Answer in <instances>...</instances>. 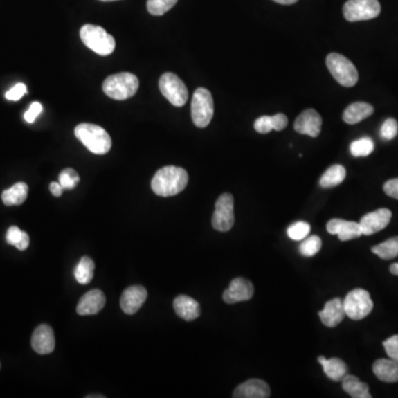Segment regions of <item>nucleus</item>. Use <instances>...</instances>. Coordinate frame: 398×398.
<instances>
[{"label": "nucleus", "instance_id": "20", "mask_svg": "<svg viewBox=\"0 0 398 398\" xmlns=\"http://www.w3.org/2000/svg\"><path fill=\"white\" fill-rule=\"evenodd\" d=\"M174 310L185 321H194L201 316V305L188 296H179L174 300Z\"/></svg>", "mask_w": 398, "mask_h": 398}, {"label": "nucleus", "instance_id": "27", "mask_svg": "<svg viewBox=\"0 0 398 398\" xmlns=\"http://www.w3.org/2000/svg\"><path fill=\"white\" fill-rule=\"evenodd\" d=\"M94 261L90 257H82L75 269V280L80 284H88L94 275Z\"/></svg>", "mask_w": 398, "mask_h": 398}, {"label": "nucleus", "instance_id": "34", "mask_svg": "<svg viewBox=\"0 0 398 398\" xmlns=\"http://www.w3.org/2000/svg\"><path fill=\"white\" fill-rule=\"evenodd\" d=\"M80 176L73 168H66L59 175V183L64 190H75L79 184Z\"/></svg>", "mask_w": 398, "mask_h": 398}, {"label": "nucleus", "instance_id": "17", "mask_svg": "<svg viewBox=\"0 0 398 398\" xmlns=\"http://www.w3.org/2000/svg\"><path fill=\"white\" fill-rule=\"evenodd\" d=\"M105 296L99 289H93L87 292L77 305V312L79 316H93L99 314L105 308Z\"/></svg>", "mask_w": 398, "mask_h": 398}, {"label": "nucleus", "instance_id": "42", "mask_svg": "<svg viewBox=\"0 0 398 398\" xmlns=\"http://www.w3.org/2000/svg\"><path fill=\"white\" fill-rule=\"evenodd\" d=\"M64 190V188H62L59 181H53V183L50 184V192H51V194H53L55 197H60Z\"/></svg>", "mask_w": 398, "mask_h": 398}, {"label": "nucleus", "instance_id": "8", "mask_svg": "<svg viewBox=\"0 0 398 398\" xmlns=\"http://www.w3.org/2000/svg\"><path fill=\"white\" fill-rule=\"evenodd\" d=\"M381 14L379 0H347L343 6V15L347 21H365Z\"/></svg>", "mask_w": 398, "mask_h": 398}, {"label": "nucleus", "instance_id": "25", "mask_svg": "<svg viewBox=\"0 0 398 398\" xmlns=\"http://www.w3.org/2000/svg\"><path fill=\"white\" fill-rule=\"evenodd\" d=\"M342 388L353 398H371L370 388L366 383L361 382L354 375H346L342 379Z\"/></svg>", "mask_w": 398, "mask_h": 398}, {"label": "nucleus", "instance_id": "43", "mask_svg": "<svg viewBox=\"0 0 398 398\" xmlns=\"http://www.w3.org/2000/svg\"><path fill=\"white\" fill-rule=\"evenodd\" d=\"M275 3H280V5H293L298 3V0H273Z\"/></svg>", "mask_w": 398, "mask_h": 398}, {"label": "nucleus", "instance_id": "18", "mask_svg": "<svg viewBox=\"0 0 398 398\" xmlns=\"http://www.w3.org/2000/svg\"><path fill=\"white\" fill-rule=\"evenodd\" d=\"M318 316L325 327H338V324L343 321L344 316H345L343 300L340 299V298L329 300V302L324 305L323 310L318 312Z\"/></svg>", "mask_w": 398, "mask_h": 398}, {"label": "nucleus", "instance_id": "19", "mask_svg": "<svg viewBox=\"0 0 398 398\" xmlns=\"http://www.w3.org/2000/svg\"><path fill=\"white\" fill-rule=\"evenodd\" d=\"M269 385L262 379H253L239 385L235 390V398H268L270 397Z\"/></svg>", "mask_w": 398, "mask_h": 398}, {"label": "nucleus", "instance_id": "16", "mask_svg": "<svg viewBox=\"0 0 398 398\" xmlns=\"http://www.w3.org/2000/svg\"><path fill=\"white\" fill-rule=\"evenodd\" d=\"M327 230L329 234L338 235L341 242H349L363 236L360 224L338 218L329 220L327 224Z\"/></svg>", "mask_w": 398, "mask_h": 398}, {"label": "nucleus", "instance_id": "32", "mask_svg": "<svg viewBox=\"0 0 398 398\" xmlns=\"http://www.w3.org/2000/svg\"><path fill=\"white\" fill-rule=\"evenodd\" d=\"M179 0H147V10L153 16H162L173 8Z\"/></svg>", "mask_w": 398, "mask_h": 398}, {"label": "nucleus", "instance_id": "22", "mask_svg": "<svg viewBox=\"0 0 398 398\" xmlns=\"http://www.w3.org/2000/svg\"><path fill=\"white\" fill-rule=\"evenodd\" d=\"M318 362L323 368L324 374L334 382H342V379L347 375V365L338 357L327 360L324 356H318Z\"/></svg>", "mask_w": 398, "mask_h": 398}, {"label": "nucleus", "instance_id": "3", "mask_svg": "<svg viewBox=\"0 0 398 398\" xmlns=\"http://www.w3.org/2000/svg\"><path fill=\"white\" fill-rule=\"evenodd\" d=\"M138 78L129 72H121L110 75L103 82V92L113 100H127L138 92Z\"/></svg>", "mask_w": 398, "mask_h": 398}, {"label": "nucleus", "instance_id": "36", "mask_svg": "<svg viewBox=\"0 0 398 398\" xmlns=\"http://www.w3.org/2000/svg\"><path fill=\"white\" fill-rule=\"evenodd\" d=\"M255 129L260 134H268L273 129L272 116H264L255 121Z\"/></svg>", "mask_w": 398, "mask_h": 398}, {"label": "nucleus", "instance_id": "31", "mask_svg": "<svg viewBox=\"0 0 398 398\" xmlns=\"http://www.w3.org/2000/svg\"><path fill=\"white\" fill-rule=\"evenodd\" d=\"M322 240L320 237L311 236L303 239L300 244L299 250L301 255L305 257H314L321 250Z\"/></svg>", "mask_w": 398, "mask_h": 398}, {"label": "nucleus", "instance_id": "11", "mask_svg": "<svg viewBox=\"0 0 398 398\" xmlns=\"http://www.w3.org/2000/svg\"><path fill=\"white\" fill-rule=\"evenodd\" d=\"M392 212L388 208H379L375 212H368L361 218L360 226L362 234L372 236L383 230L390 225Z\"/></svg>", "mask_w": 398, "mask_h": 398}, {"label": "nucleus", "instance_id": "4", "mask_svg": "<svg viewBox=\"0 0 398 398\" xmlns=\"http://www.w3.org/2000/svg\"><path fill=\"white\" fill-rule=\"evenodd\" d=\"M80 38L85 47L100 55H111L116 50V39L100 26H83L80 30Z\"/></svg>", "mask_w": 398, "mask_h": 398}, {"label": "nucleus", "instance_id": "37", "mask_svg": "<svg viewBox=\"0 0 398 398\" xmlns=\"http://www.w3.org/2000/svg\"><path fill=\"white\" fill-rule=\"evenodd\" d=\"M385 351L388 353V357L392 360L398 362V335H393L388 340L384 341Z\"/></svg>", "mask_w": 398, "mask_h": 398}, {"label": "nucleus", "instance_id": "44", "mask_svg": "<svg viewBox=\"0 0 398 398\" xmlns=\"http://www.w3.org/2000/svg\"><path fill=\"white\" fill-rule=\"evenodd\" d=\"M390 271L392 275H398V262L390 266Z\"/></svg>", "mask_w": 398, "mask_h": 398}, {"label": "nucleus", "instance_id": "21", "mask_svg": "<svg viewBox=\"0 0 398 398\" xmlns=\"http://www.w3.org/2000/svg\"><path fill=\"white\" fill-rule=\"evenodd\" d=\"M375 377L384 383L398 382V362L392 359H379L373 364Z\"/></svg>", "mask_w": 398, "mask_h": 398}, {"label": "nucleus", "instance_id": "29", "mask_svg": "<svg viewBox=\"0 0 398 398\" xmlns=\"http://www.w3.org/2000/svg\"><path fill=\"white\" fill-rule=\"evenodd\" d=\"M6 240L11 246H15L18 250H26L29 247L30 238L28 236L27 233L20 230L17 226H11L6 235Z\"/></svg>", "mask_w": 398, "mask_h": 398}, {"label": "nucleus", "instance_id": "13", "mask_svg": "<svg viewBox=\"0 0 398 398\" xmlns=\"http://www.w3.org/2000/svg\"><path fill=\"white\" fill-rule=\"evenodd\" d=\"M322 118L314 109L303 111L294 122V129L300 134L318 138L321 133Z\"/></svg>", "mask_w": 398, "mask_h": 398}, {"label": "nucleus", "instance_id": "2", "mask_svg": "<svg viewBox=\"0 0 398 398\" xmlns=\"http://www.w3.org/2000/svg\"><path fill=\"white\" fill-rule=\"evenodd\" d=\"M75 138L93 154H107L112 146V140L109 133L96 124H79L75 127Z\"/></svg>", "mask_w": 398, "mask_h": 398}, {"label": "nucleus", "instance_id": "24", "mask_svg": "<svg viewBox=\"0 0 398 398\" xmlns=\"http://www.w3.org/2000/svg\"><path fill=\"white\" fill-rule=\"evenodd\" d=\"M28 185L26 183H17L8 190H3L1 199L6 206H18L25 203L28 196Z\"/></svg>", "mask_w": 398, "mask_h": 398}, {"label": "nucleus", "instance_id": "30", "mask_svg": "<svg viewBox=\"0 0 398 398\" xmlns=\"http://www.w3.org/2000/svg\"><path fill=\"white\" fill-rule=\"evenodd\" d=\"M374 147L375 145L371 138H362L352 142L350 151L354 157H365L373 153Z\"/></svg>", "mask_w": 398, "mask_h": 398}, {"label": "nucleus", "instance_id": "7", "mask_svg": "<svg viewBox=\"0 0 398 398\" xmlns=\"http://www.w3.org/2000/svg\"><path fill=\"white\" fill-rule=\"evenodd\" d=\"M345 316L351 320L360 321L371 314L374 308L371 294L364 289H354L343 300Z\"/></svg>", "mask_w": 398, "mask_h": 398}, {"label": "nucleus", "instance_id": "15", "mask_svg": "<svg viewBox=\"0 0 398 398\" xmlns=\"http://www.w3.org/2000/svg\"><path fill=\"white\" fill-rule=\"evenodd\" d=\"M31 346L38 354L46 355L53 353L55 347V333L48 324L39 325L31 338Z\"/></svg>", "mask_w": 398, "mask_h": 398}, {"label": "nucleus", "instance_id": "14", "mask_svg": "<svg viewBox=\"0 0 398 398\" xmlns=\"http://www.w3.org/2000/svg\"><path fill=\"white\" fill-rule=\"evenodd\" d=\"M146 299H147V291L144 287H129L122 293L120 305H121V309L124 314L132 316L142 308Z\"/></svg>", "mask_w": 398, "mask_h": 398}, {"label": "nucleus", "instance_id": "9", "mask_svg": "<svg viewBox=\"0 0 398 398\" xmlns=\"http://www.w3.org/2000/svg\"><path fill=\"white\" fill-rule=\"evenodd\" d=\"M234 196L229 192H225L218 197L215 205L212 218V228L220 233H227L234 227Z\"/></svg>", "mask_w": 398, "mask_h": 398}, {"label": "nucleus", "instance_id": "23", "mask_svg": "<svg viewBox=\"0 0 398 398\" xmlns=\"http://www.w3.org/2000/svg\"><path fill=\"white\" fill-rule=\"evenodd\" d=\"M374 113L373 105H368L366 102H355L346 107L343 112V121L345 123L357 124L371 116Z\"/></svg>", "mask_w": 398, "mask_h": 398}, {"label": "nucleus", "instance_id": "41", "mask_svg": "<svg viewBox=\"0 0 398 398\" xmlns=\"http://www.w3.org/2000/svg\"><path fill=\"white\" fill-rule=\"evenodd\" d=\"M273 121V129L275 131H282L288 125V118L283 113H278L275 116H272Z\"/></svg>", "mask_w": 398, "mask_h": 398}, {"label": "nucleus", "instance_id": "5", "mask_svg": "<svg viewBox=\"0 0 398 398\" xmlns=\"http://www.w3.org/2000/svg\"><path fill=\"white\" fill-rule=\"evenodd\" d=\"M327 66L336 82L345 88L354 87L359 81V72L354 64L340 53H329L327 57Z\"/></svg>", "mask_w": 398, "mask_h": 398}, {"label": "nucleus", "instance_id": "40", "mask_svg": "<svg viewBox=\"0 0 398 398\" xmlns=\"http://www.w3.org/2000/svg\"><path fill=\"white\" fill-rule=\"evenodd\" d=\"M384 192L390 197L398 199V179H390L384 184Z\"/></svg>", "mask_w": 398, "mask_h": 398}, {"label": "nucleus", "instance_id": "39", "mask_svg": "<svg viewBox=\"0 0 398 398\" xmlns=\"http://www.w3.org/2000/svg\"><path fill=\"white\" fill-rule=\"evenodd\" d=\"M42 103L39 102H33V105L29 107V110L25 113V120L28 123H33L36 121V118H38L39 114L42 112Z\"/></svg>", "mask_w": 398, "mask_h": 398}, {"label": "nucleus", "instance_id": "35", "mask_svg": "<svg viewBox=\"0 0 398 398\" xmlns=\"http://www.w3.org/2000/svg\"><path fill=\"white\" fill-rule=\"evenodd\" d=\"M398 133V123L395 118H390L383 123L381 127V136L384 140L390 141L396 138Z\"/></svg>", "mask_w": 398, "mask_h": 398}, {"label": "nucleus", "instance_id": "33", "mask_svg": "<svg viewBox=\"0 0 398 398\" xmlns=\"http://www.w3.org/2000/svg\"><path fill=\"white\" fill-rule=\"evenodd\" d=\"M311 226L310 224L305 223V221H298V223L292 224L287 230L289 238L296 242H302L303 239L307 238L310 234Z\"/></svg>", "mask_w": 398, "mask_h": 398}, {"label": "nucleus", "instance_id": "1", "mask_svg": "<svg viewBox=\"0 0 398 398\" xmlns=\"http://www.w3.org/2000/svg\"><path fill=\"white\" fill-rule=\"evenodd\" d=\"M188 174L184 168L165 166L155 173L152 179V190L161 197L175 196L186 188Z\"/></svg>", "mask_w": 398, "mask_h": 398}, {"label": "nucleus", "instance_id": "10", "mask_svg": "<svg viewBox=\"0 0 398 398\" xmlns=\"http://www.w3.org/2000/svg\"><path fill=\"white\" fill-rule=\"evenodd\" d=\"M159 90L165 99L174 107H181L188 100V90L185 83L172 72H166L159 79Z\"/></svg>", "mask_w": 398, "mask_h": 398}, {"label": "nucleus", "instance_id": "12", "mask_svg": "<svg viewBox=\"0 0 398 398\" xmlns=\"http://www.w3.org/2000/svg\"><path fill=\"white\" fill-rule=\"evenodd\" d=\"M253 292L255 288L249 280L244 278H235L234 280L231 281L229 288L224 292L223 299L226 303L234 305L251 299Z\"/></svg>", "mask_w": 398, "mask_h": 398}, {"label": "nucleus", "instance_id": "38", "mask_svg": "<svg viewBox=\"0 0 398 398\" xmlns=\"http://www.w3.org/2000/svg\"><path fill=\"white\" fill-rule=\"evenodd\" d=\"M25 94H27V87L24 83H18L6 93V99L10 100V101H18Z\"/></svg>", "mask_w": 398, "mask_h": 398}, {"label": "nucleus", "instance_id": "26", "mask_svg": "<svg viewBox=\"0 0 398 398\" xmlns=\"http://www.w3.org/2000/svg\"><path fill=\"white\" fill-rule=\"evenodd\" d=\"M346 170L342 165H333L324 172L323 175L320 179V186L322 188H331V187L338 186L345 179Z\"/></svg>", "mask_w": 398, "mask_h": 398}, {"label": "nucleus", "instance_id": "28", "mask_svg": "<svg viewBox=\"0 0 398 398\" xmlns=\"http://www.w3.org/2000/svg\"><path fill=\"white\" fill-rule=\"evenodd\" d=\"M372 253L379 255L383 260H392L398 257V237L390 238L382 244L374 246Z\"/></svg>", "mask_w": 398, "mask_h": 398}, {"label": "nucleus", "instance_id": "45", "mask_svg": "<svg viewBox=\"0 0 398 398\" xmlns=\"http://www.w3.org/2000/svg\"><path fill=\"white\" fill-rule=\"evenodd\" d=\"M100 1H116V0H100Z\"/></svg>", "mask_w": 398, "mask_h": 398}, {"label": "nucleus", "instance_id": "6", "mask_svg": "<svg viewBox=\"0 0 398 398\" xmlns=\"http://www.w3.org/2000/svg\"><path fill=\"white\" fill-rule=\"evenodd\" d=\"M192 120L196 127L205 129L214 116V100L207 89L198 88L192 100Z\"/></svg>", "mask_w": 398, "mask_h": 398}]
</instances>
